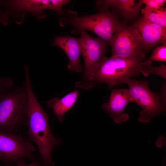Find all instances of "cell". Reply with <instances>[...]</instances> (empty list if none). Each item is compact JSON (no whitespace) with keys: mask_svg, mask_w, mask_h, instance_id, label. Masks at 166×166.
I'll list each match as a JSON object with an SVG mask.
<instances>
[{"mask_svg":"<svg viewBox=\"0 0 166 166\" xmlns=\"http://www.w3.org/2000/svg\"><path fill=\"white\" fill-rule=\"evenodd\" d=\"M25 86L28 103V138L37 145L43 166H53L54 163L52 160L51 153L60 144L61 140L53 135L49 124V116L35 97L28 77L25 78Z\"/></svg>","mask_w":166,"mask_h":166,"instance_id":"obj_1","label":"cell"},{"mask_svg":"<svg viewBox=\"0 0 166 166\" xmlns=\"http://www.w3.org/2000/svg\"><path fill=\"white\" fill-rule=\"evenodd\" d=\"M121 23L117 17L108 11L78 16L76 12L68 10L59 19L60 26L72 27V34H78L81 31H90L108 44Z\"/></svg>","mask_w":166,"mask_h":166,"instance_id":"obj_2","label":"cell"},{"mask_svg":"<svg viewBox=\"0 0 166 166\" xmlns=\"http://www.w3.org/2000/svg\"><path fill=\"white\" fill-rule=\"evenodd\" d=\"M145 56L130 57H106L96 71L93 78L92 87L105 83L111 88L120 85L131 77L143 72V62Z\"/></svg>","mask_w":166,"mask_h":166,"instance_id":"obj_3","label":"cell"},{"mask_svg":"<svg viewBox=\"0 0 166 166\" xmlns=\"http://www.w3.org/2000/svg\"><path fill=\"white\" fill-rule=\"evenodd\" d=\"M69 0H0V22L6 25L13 18L18 25L23 21L26 12L32 14L37 19L45 17L46 9L54 10L62 16L65 13L63 6L69 4Z\"/></svg>","mask_w":166,"mask_h":166,"instance_id":"obj_4","label":"cell"},{"mask_svg":"<svg viewBox=\"0 0 166 166\" xmlns=\"http://www.w3.org/2000/svg\"><path fill=\"white\" fill-rule=\"evenodd\" d=\"M28 112L25 87L13 90L0 98V131L16 132L27 124Z\"/></svg>","mask_w":166,"mask_h":166,"instance_id":"obj_5","label":"cell"},{"mask_svg":"<svg viewBox=\"0 0 166 166\" xmlns=\"http://www.w3.org/2000/svg\"><path fill=\"white\" fill-rule=\"evenodd\" d=\"M79 38L81 53L84 59V69L82 79L75 86L85 90L92 87L94 74L102 61L106 57L105 54L109 44L100 38H95L86 31H81Z\"/></svg>","mask_w":166,"mask_h":166,"instance_id":"obj_6","label":"cell"},{"mask_svg":"<svg viewBox=\"0 0 166 166\" xmlns=\"http://www.w3.org/2000/svg\"><path fill=\"white\" fill-rule=\"evenodd\" d=\"M123 83L128 87V90L133 103L141 109L138 120L148 123L151 119L165 111L160 95L152 91L147 81H138L129 78Z\"/></svg>","mask_w":166,"mask_h":166,"instance_id":"obj_7","label":"cell"},{"mask_svg":"<svg viewBox=\"0 0 166 166\" xmlns=\"http://www.w3.org/2000/svg\"><path fill=\"white\" fill-rule=\"evenodd\" d=\"M109 44L112 48L111 57L145 56L141 38L132 26L121 23Z\"/></svg>","mask_w":166,"mask_h":166,"instance_id":"obj_8","label":"cell"},{"mask_svg":"<svg viewBox=\"0 0 166 166\" xmlns=\"http://www.w3.org/2000/svg\"><path fill=\"white\" fill-rule=\"evenodd\" d=\"M37 150L28 138L23 136L0 131V160L6 162H17L26 158L34 160L32 152Z\"/></svg>","mask_w":166,"mask_h":166,"instance_id":"obj_9","label":"cell"},{"mask_svg":"<svg viewBox=\"0 0 166 166\" xmlns=\"http://www.w3.org/2000/svg\"><path fill=\"white\" fill-rule=\"evenodd\" d=\"M132 26L141 38L145 53L159 44L166 45V28L150 22L143 15Z\"/></svg>","mask_w":166,"mask_h":166,"instance_id":"obj_10","label":"cell"},{"mask_svg":"<svg viewBox=\"0 0 166 166\" xmlns=\"http://www.w3.org/2000/svg\"><path fill=\"white\" fill-rule=\"evenodd\" d=\"M131 102L133 101L128 89H113L108 101L103 105L102 108L115 123L119 124L129 118L128 115L124 111L127 105Z\"/></svg>","mask_w":166,"mask_h":166,"instance_id":"obj_11","label":"cell"},{"mask_svg":"<svg viewBox=\"0 0 166 166\" xmlns=\"http://www.w3.org/2000/svg\"><path fill=\"white\" fill-rule=\"evenodd\" d=\"M52 44L59 47L67 55L69 60L67 65L69 70L80 73L83 71L79 58L81 48L79 38L69 35L57 36Z\"/></svg>","mask_w":166,"mask_h":166,"instance_id":"obj_12","label":"cell"},{"mask_svg":"<svg viewBox=\"0 0 166 166\" xmlns=\"http://www.w3.org/2000/svg\"><path fill=\"white\" fill-rule=\"evenodd\" d=\"M143 4L142 0L137 2L133 0H105L97 1L96 6L101 12L108 11L112 7L125 18L131 19L138 15Z\"/></svg>","mask_w":166,"mask_h":166,"instance_id":"obj_13","label":"cell"},{"mask_svg":"<svg viewBox=\"0 0 166 166\" xmlns=\"http://www.w3.org/2000/svg\"><path fill=\"white\" fill-rule=\"evenodd\" d=\"M79 92V90L75 89L61 99L55 97L47 102L48 107L52 109L54 114L59 122L63 121L64 115L75 103Z\"/></svg>","mask_w":166,"mask_h":166,"instance_id":"obj_14","label":"cell"},{"mask_svg":"<svg viewBox=\"0 0 166 166\" xmlns=\"http://www.w3.org/2000/svg\"><path fill=\"white\" fill-rule=\"evenodd\" d=\"M143 15L150 22L166 28V9L163 7L158 9L145 7L141 10Z\"/></svg>","mask_w":166,"mask_h":166,"instance_id":"obj_15","label":"cell"},{"mask_svg":"<svg viewBox=\"0 0 166 166\" xmlns=\"http://www.w3.org/2000/svg\"><path fill=\"white\" fill-rule=\"evenodd\" d=\"M152 61L149 59L144 61V76L147 77L150 74H153L159 76L166 80V66L164 63L157 67L152 65Z\"/></svg>","mask_w":166,"mask_h":166,"instance_id":"obj_16","label":"cell"},{"mask_svg":"<svg viewBox=\"0 0 166 166\" xmlns=\"http://www.w3.org/2000/svg\"><path fill=\"white\" fill-rule=\"evenodd\" d=\"M152 61L166 62V45L157 46L153 49L152 54L149 59Z\"/></svg>","mask_w":166,"mask_h":166,"instance_id":"obj_17","label":"cell"},{"mask_svg":"<svg viewBox=\"0 0 166 166\" xmlns=\"http://www.w3.org/2000/svg\"><path fill=\"white\" fill-rule=\"evenodd\" d=\"M146 5L145 7L150 9H158L163 7L166 3L165 0H142Z\"/></svg>","mask_w":166,"mask_h":166,"instance_id":"obj_18","label":"cell"},{"mask_svg":"<svg viewBox=\"0 0 166 166\" xmlns=\"http://www.w3.org/2000/svg\"><path fill=\"white\" fill-rule=\"evenodd\" d=\"M16 166H41V164L40 162L34 161L32 162L29 164H26L23 161L20 160L17 162Z\"/></svg>","mask_w":166,"mask_h":166,"instance_id":"obj_19","label":"cell"},{"mask_svg":"<svg viewBox=\"0 0 166 166\" xmlns=\"http://www.w3.org/2000/svg\"><path fill=\"white\" fill-rule=\"evenodd\" d=\"M166 91V84L164 83L162 86L161 89V94L160 97L164 105L165 106L166 105V99L165 97V94Z\"/></svg>","mask_w":166,"mask_h":166,"instance_id":"obj_20","label":"cell"}]
</instances>
